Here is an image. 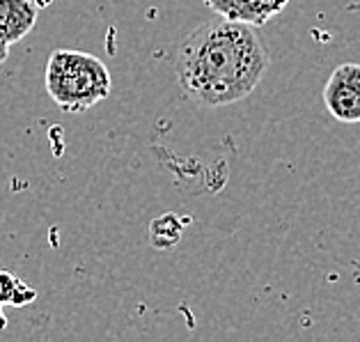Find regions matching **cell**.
Returning a JSON list of instances; mask_svg holds the SVG:
<instances>
[{"label": "cell", "mask_w": 360, "mask_h": 342, "mask_svg": "<svg viewBox=\"0 0 360 342\" xmlns=\"http://www.w3.org/2000/svg\"><path fill=\"white\" fill-rule=\"evenodd\" d=\"M271 65L257 25L216 19L200 23L177 53V81L193 103L221 108L245 99Z\"/></svg>", "instance_id": "1"}, {"label": "cell", "mask_w": 360, "mask_h": 342, "mask_svg": "<svg viewBox=\"0 0 360 342\" xmlns=\"http://www.w3.org/2000/svg\"><path fill=\"white\" fill-rule=\"evenodd\" d=\"M44 83L49 96L65 113L94 108L99 101L108 99L112 87L108 67L99 58L74 49H60L51 53Z\"/></svg>", "instance_id": "2"}, {"label": "cell", "mask_w": 360, "mask_h": 342, "mask_svg": "<svg viewBox=\"0 0 360 342\" xmlns=\"http://www.w3.org/2000/svg\"><path fill=\"white\" fill-rule=\"evenodd\" d=\"M323 103L338 122L358 125L360 122V65H340L328 76L323 87Z\"/></svg>", "instance_id": "3"}, {"label": "cell", "mask_w": 360, "mask_h": 342, "mask_svg": "<svg viewBox=\"0 0 360 342\" xmlns=\"http://www.w3.org/2000/svg\"><path fill=\"white\" fill-rule=\"evenodd\" d=\"M289 3L292 0H205V5L221 19L250 23L257 28L278 16Z\"/></svg>", "instance_id": "4"}, {"label": "cell", "mask_w": 360, "mask_h": 342, "mask_svg": "<svg viewBox=\"0 0 360 342\" xmlns=\"http://www.w3.org/2000/svg\"><path fill=\"white\" fill-rule=\"evenodd\" d=\"M37 23V5L32 0H0V37L5 44H19Z\"/></svg>", "instance_id": "5"}, {"label": "cell", "mask_w": 360, "mask_h": 342, "mask_svg": "<svg viewBox=\"0 0 360 342\" xmlns=\"http://www.w3.org/2000/svg\"><path fill=\"white\" fill-rule=\"evenodd\" d=\"M152 230H159V232H152L154 246L168 248V246H174V243L181 239V223L174 214H165L161 218H156V221L152 223Z\"/></svg>", "instance_id": "6"}, {"label": "cell", "mask_w": 360, "mask_h": 342, "mask_svg": "<svg viewBox=\"0 0 360 342\" xmlns=\"http://www.w3.org/2000/svg\"><path fill=\"white\" fill-rule=\"evenodd\" d=\"M16 301V289H14V278L7 274H0V303Z\"/></svg>", "instance_id": "7"}, {"label": "cell", "mask_w": 360, "mask_h": 342, "mask_svg": "<svg viewBox=\"0 0 360 342\" xmlns=\"http://www.w3.org/2000/svg\"><path fill=\"white\" fill-rule=\"evenodd\" d=\"M7 58H10V44H5L3 37H0V65H3Z\"/></svg>", "instance_id": "8"}]
</instances>
